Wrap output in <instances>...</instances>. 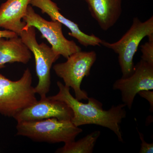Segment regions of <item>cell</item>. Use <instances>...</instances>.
<instances>
[{"instance_id":"6da1fadb","label":"cell","mask_w":153,"mask_h":153,"mask_svg":"<svg viewBox=\"0 0 153 153\" xmlns=\"http://www.w3.org/2000/svg\"><path fill=\"white\" fill-rule=\"evenodd\" d=\"M59 91L50 98L64 102L73 112L71 122L76 127L85 125H96L114 132L121 142H123L120 124L126 117L125 104L112 105L108 110L103 109L102 104L93 97H88L87 103H82L72 96L70 88L57 81Z\"/></svg>"},{"instance_id":"7a4b0ae2","label":"cell","mask_w":153,"mask_h":153,"mask_svg":"<svg viewBox=\"0 0 153 153\" xmlns=\"http://www.w3.org/2000/svg\"><path fill=\"white\" fill-rule=\"evenodd\" d=\"M16 129L18 135L27 137L36 142L50 143L73 141L82 131L71 120H59L55 118L18 122Z\"/></svg>"},{"instance_id":"3957f363","label":"cell","mask_w":153,"mask_h":153,"mask_svg":"<svg viewBox=\"0 0 153 153\" xmlns=\"http://www.w3.org/2000/svg\"><path fill=\"white\" fill-rule=\"evenodd\" d=\"M32 83L33 76L29 68L16 81H12L0 73V114L13 117L38 101Z\"/></svg>"},{"instance_id":"277c9868","label":"cell","mask_w":153,"mask_h":153,"mask_svg":"<svg viewBox=\"0 0 153 153\" xmlns=\"http://www.w3.org/2000/svg\"><path fill=\"white\" fill-rule=\"evenodd\" d=\"M153 35V17L145 22L134 18L130 28L119 41L113 43L102 41L101 45L111 49L118 55L122 77H126L134 71L133 59L140 43L145 37Z\"/></svg>"},{"instance_id":"5b68a950","label":"cell","mask_w":153,"mask_h":153,"mask_svg":"<svg viewBox=\"0 0 153 153\" xmlns=\"http://www.w3.org/2000/svg\"><path fill=\"white\" fill-rule=\"evenodd\" d=\"M19 36L35 57L36 74L38 79V84L35 87L36 93L40 96L41 98H45L50 90V70L52 64L60 56L47 44H38L34 27L23 29Z\"/></svg>"},{"instance_id":"8992f818","label":"cell","mask_w":153,"mask_h":153,"mask_svg":"<svg viewBox=\"0 0 153 153\" xmlns=\"http://www.w3.org/2000/svg\"><path fill=\"white\" fill-rule=\"evenodd\" d=\"M97 55L95 51L75 52L66 58V62L53 66L55 74L62 78L64 85L74 90L75 98L80 101L88 99L87 93L81 88L83 78L89 76Z\"/></svg>"},{"instance_id":"52a82bcc","label":"cell","mask_w":153,"mask_h":153,"mask_svg":"<svg viewBox=\"0 0 153 153\" xmlns=\"http://www.w3.org/2000/svg\"><path fill=\"white\" fill-rule=\"evenodd\" d=\"M23 21L26 23L24 29L33 27L38 29L42 35L41 38L47 39L52 49L60 56L67 58L75 52L81 51V48L74 41L64 37L61 23L45 20L36 13L30 5L28 6Z\"/></svg>"},{"instance_id":"ba28073f","label":"cell","mask_w":153,"mask_h":153,"mask_svg":"<svg viewBox=\"0 0 153 153\" xmlns=\"http://www.w3.org/2000/svg\"><path fill=\"white\" fill-rule=\"evenodd\" d=\"M113 89L119 90L122 100L129 109L139 91L153 90V65L142 60L134 66L132 74L115 81Z\"/></svg>"},{"instance_id":"9c48e42d","label":"cell","mask_w":153,"mask_h":153,"mask_svg":"<svg viewBox=\"0 0 153 153\" xmlns=\"http://www.w3.org/2000/svg\"><path fill=\"white\" fill-rule=\"evenodd\" d=\"M72 116V110L65 102L46 97L20 111L13 118L18 122L52 118L71 120Z\"/></svg>"},{"instance_id":"30bf717a","label":"cell","mask_w":153,"mask_h":153,"mask_svg":"<svg viewBox=\"0 0 153 153\" xmlns=\"http://www.w3.org/2000/svg\"><path fill=\"white\" fill-rule=\"evenodd\" d=\"M30 4L40 9L42 13L47 14L52 21H57L66 26L70 30L68 35L76 39L82 46L95 47L101 45L102 40L94 34L88 35L82 32L78 25L67 19L60 13L57 4L52 0H30Z\"/></svg>"},{"instance_id":"8fae6325","label":"cell","mask_w":153,"mask_h":153,"mask_svg":"<svg viewBox=\"0 0 153 153\" xmlns=\"http://www.w3.org/2000/svg\"><path fill=\"white\" fill-rule=\"evenodd\" d=\"M91 16L102 30L113 27L122 13L123 0H84Z\"/></svg>"},{"instance_id":"7c38bea8","label":"cell","mask_w":153,"mask_h":153,"mask_svg":"<svg viewBox=\"0 0 153 153\" xmlns=\"http://www.w3.org/2000/svg\"><path fill=\"white\" fill-rule=\"evenodd\" d=\"M30 0H7L0 6V28L12 31L19 36L26 25L22 21Z\"/></svg>"},{"instance_id":"4fadbf2b","label":"cell","mask_w":153,"mask_h":153,"mask_svg":"<svg viewBox=\"0 0 153 153\" xmlns=\"http://www.w3.org/2000/svg\"><path fill=\"white\" fill-rule=\"evenodd\" d=\"M32 53L19 36L0 38V69L7 63L27 64L32 58Z\"/></svg>"},{"instance_id":"5bb4252c","label":"cell","mask_w":153,"mask_h":153,"mask_svg":"<svg viewBox=\"0 0 153 153\" xmlns=\"http://www.w3.org/2000/svg\"><path fill=\"white\" fill-rule=\"evenodd\" d=\"M100 131H95L88 134L77 141L75 140L66 143L62 147L56 151L57 153H91L97 140L100 136Z\"/></svg>"},{"instance_id":"9a60e30c","label":"cell","mask_w":153,"mask_h":153,"mask_svg":"<svg viewBox=\"0 0 153 153\" xmlns=\"http://www.w3.org/2000/svg\"><path fill=\"white\" fill-rule=\"evenodd\" d=\"M147 42L141 46L142 60L153 65V35L149 36Z\"/></svg>"},{"instance_id":"2e32d148","label":"cell","mask_w":153,"mask_h":153,"mask_svg":"<svg viewBox=\"0 0 153 153\" xmlns=\"http://www.w3.org/2000/svg\"><path fill=\"white\" fill-rule=\"evenodd\" d=\"M137 131L139 135L140 139L141 140L140 149V153H153V143H149L145 141L144 136L142 133L140 132L137 128Z\"/></svg>"},{"instance_id":"e0dca14e","label":"cell","mask_w":153,"mask_h":153,"mask_svg":"<svg viewBox=\"0 0 153 153\" xmlns=\"http://www.w3.org/2000/svg\"><path fill=\"white\" fill-rule=\"evenodd\" d=\"M140 96L146 100L150 104V110L153 111V91L152 90L141 91L138 93Z\"/></svg>"},{"instance_id":"ac0fdd59","label":"cell","mask_w":153,"mask_h":153,"mask_svg":"<svg viewBox=\"0 0 153 153\" xmlns=\"http://www.w3.org/2000/svg\"><path fill=\"white\" fill-rule=\"evenodd\" d=\"M19 36L14 32L8 30H0V38H10Z\"/></svg>"}]
</instances>
